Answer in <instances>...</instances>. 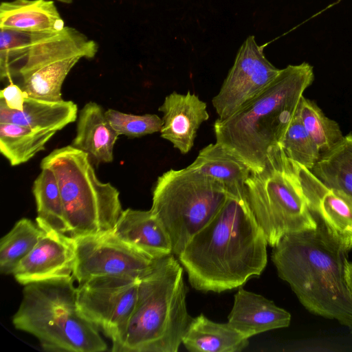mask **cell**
I'll list each match as a JSON object with an SVG mask.
<instances>
[{
    "label": "cell",
    "mask_w": 352,
    "mask_h": 352,
    "mask_svg": "<svg viewBox=\"0 0 352 352\" xmlns=\"http://www.w3.org/2000/svg\"><path fill=\"white\" fill-rule=\"evenodd\" d=\"M267 245L245 192L228 194L177 258L192 287L219 293L261 275L267 263Z\"/></svg>",
    "instance_id": "cell-1"
},
{
    "label": "cell",
    "mask_w": 352,
    "mask_h": 352,
    "mask_svg": "<svg viewBox=\"0 0 352 352\" xmlns=\"http://www.w3.org/2000/svg\"><path fill=\"white\" fill-rule=\"evenodd\" d=\"M318 222L314 230L284 236L273 247L272 261L307 311L338 321L352 333V294L344 273L348 251Z\"/></svg>",
    "instance_id": "cell-2"
},
{
    "label": "cell",
    "mask_w": 352,
    "mask_h": 352,
    "mask_svg": "<svg viewBox=\"0 0 352 352\" xmlns=\"http://www.w3.org/2000/svg\"><path fill=\"white\" fill-rule=\"evenodd\" d=\"M314 79L307 63L289 65L243 108L213 125L216 142L244 162L252 172L261 170L279 147L283 132L303 93Z\"/></svg>",
    "instance_id": "cell-3"
},
{
    "label": "cell",
    "mask_w": 352,
    "mask_h": 352,
    "mask_svg": "<svg viewBox=\"0 0 352 352\" xmlns=\"http://www.w3.org/2000/svg\"><path fill=\"white\" fill-rule=\"evenodd\" d=\"M183 269L174 254L160 258L140 280L134 309L114 352H177L192 318Z\"/></svg>",
    "instance_id": "cell-4"
},
{
    "label": "cell",
    "mask_w": 352,
    "mask_h": 352,
    "mask_svg": "<svg viewBox=\"0 0 352 352\" xmlns=\"http://www.w3.org/2000/svg\"><path fill=\"white\" fill-rule=\"evenodd\" d=\"M74 280L72 276L23 285L12 324L47 351H104L107 345L98 328L78 309Z\"/></svg>",
    "instance_id": "cell-5"
},
{
    "label": "cell",
    "mask_w": 352,
    "mask_h": 352,
    "mask_svg": "<svg viewBox=\"0 0 352 352\" xmlns=\"http://www.w3.org/2000/svg\"><path fill=\"white\" fill-rule=\"evenodd\" d=\"M41 168L55 175L67 226L73 239L111 232L123 211L120 192L97 177L88 155L72 145L45 157Z\"/></svg>",
    "instance_id": "cell-6"
},
{
    "label": "cell",
    "mask_w": 352,
    "mask_h": 352,
    "mask_svg": "<svg viewBox=\"0 0 352 352\" xmlns=\"http://www.w3.org/2000/svg\"><path fill=\"white\" fill-rule=\"evenodd\" d=\"M249 206L267 244L286 234L314 230L318 222L307 206L294 163L277 148L245 184Z\"/></svg>",
    "instance_id": "cell-7"
},
{
    "label": "cell",
    "mask_w": 352,
    "mask_h": 352,
    "mask_svg": "<svg viewBox=\"0 0 352 352\" xmlns=\"http://www.w3.org/2000/svg\"><path fill=\"white\" fill-rule=\"evenodd\" d=\"M228 193L219 183L187 166L158 177L153 189L152 213L160 221L178 256L214 216Z\"/></svg>",
    "instance_id": "cell-8"
},
{
    "label": "cell",
    "mask_w": 352,
    "mask_h": 352,
    "mask_svg": "<svg viewBox=\"0 0 352 352\" xmlns=\"http://www.w3.org/2000/svg\"><path fill=\"white\" fill-rule=\"evenodd\" d=\"M98 50L95 41L72 27L38 33L19 72V85L27 96L62 101V85L69 72L81 58H93Z\"/></svg>",
    "instance_id": "cell-9"
},
{
    "label": "cell",
    "mask_w": 352,
    "mask_h": 352,
    "mask_svg": "<svg viewBox=\"0 0 352 352\" xmlns=\"http://www.w3.org/2000/svg\"><path fill=\"white\" fill-rule=\"evenodd\" d=\"M140 280L102 276L77 286L79 310L98 329H102L111 342L126 328L135 305Z\"/></svg>",
    "instance_id": "cell-10"
},
{
    "label": "cell",
    "mask_w": 352,
    "mask_h": 352,
    "mask_svg": "<svg viewBox=\"0 0 352 352\" xmlns=\"http://www.w3.org/2000/svg\"><path fill=\"white\" fill-rule=\"evenodd\" d=\"M76 263L73 276L78 284L102 276L141 279L159 259H153L119 240L111 232L74 239Z\"/></svg>",
    "instance_id": "cell-11"
},
{
    "label": "cell",
    "mask_w": 352,
    "mask_h": 352,
    "mask_svg": "<svg viewBox=\"0 0 352 352\" xmlns=\"http://www.w3.org/2000/svg\"><path fill=\"white\" fill-rule=\"evenodd\" d=\"M280 69L265 58L263 47L248 36L238 51L233 66L212 103L219 119H226L261 94Z\"/></svg>",
    "instance_id": "cell-12"
},
{
    "label": "cell",
    "mask_w": 352,
    "mask_h": 352,
    "mask_svg": "<svg viewBox=\"0 0 352 352\" xmlns=\"http://www.w3.org/2000/svg\"><path fill=\"white\" fill-rule=\"evenodd\" d=\"M294 163L311 213L337 243L348 252L352 250V197L326 186L309 169Z\"/></svg>",
    "instance_id": "cell-13"
},
{
    "label": "cell",
    "mask_w": 352,
    "mask_h": 352,
    "mask_svg": "<svg viewBox=\"0 0 352 352\" xmlns=\"http://www.w3.org/2000/svg\"><path fill=\"white\" fill-rule=\"evenodd\" d=\"M75 263L74 239L66 234L47 230L12 275L22 285L68 278L73 276Z\"/></svg>",
    "instance_id": "cell-14"
},
{
    "label": "cell",
    "mask_w": 352,
    "mask_h": 352,
    "mask_svg": "<svg viewBox=\"0 0 352 352\" xmlns=\"http://www.w3.org/2000/svg\"><path fill=\"white\" fill-rule=\"evenodd\" d=\"M158 110L163 113L161 137L182 154L188 153L199 128L209 118L206 104L189 91L186 94L173 91L166 96Z\"/></svg>",
    "instance_id": "cell-15"
},
{
    "label": "cell",
    "mask_w": 352,
    "mask_h": 352,
    "mask_svg": "<svg viewBox=\"0 0 352 352\" xmlns=\"http://www.w3.org/2000/svg\"><path fill=\"white\" fill-rule=\"evenodd\" d=\"M111 233L153 259L173 254L170 239L151 210H123Z\"/></svg>",
    "instance_id": "cell-16"
},
{
    "label": "cell",
    "mask_w": 352,
    "mask_h": 352,
    "mask_svg": "<svg viewBox=\"0 0 352 352\" xmlns=\"http://www.w3.org/2000/svg\"><path fill=\"white\" fill-rule=\"evenodd\" d=\"M291 314L264 296L240 287L234 296L228 322L249 338L258 333L287 327Z\"/></svg>",
    "instance_id": "cell-17"
},
{
    "label": "cell",
    "mask_w": 352,
    "mask_h": 352,
    "mask_svg": "<svg viewBox=\"0 0 352 352\" xmlns=\"http://www.w3.org/2000/svg\"><path fill=\"white\" fill-rule=\"evenodd\" d=\"M119 135L109 124L102 107L89 102L80 111L72 146L85 152L93 164L110 163Z\"/></svg>",
    "instance_id": "cell-18"
},
{
    "label": "cell",
    "mask_w": 352,
    "mask_h": 352,
    "mask_svg": "<svg viewBox=\"0 0 352 352\" xmlns=\"http://www.w3.org/2000/svg\"><path fill=\"white\" fill-rule=\"evenodd\" d=\"M65 22L52 0H12L0 5V29L30 33H54Z\"/></svg>",
    "instance_id": "cell-19"
},
{
    "label": "cell",
    "mask_w": 352,
    "mask_h": 352,
    "mask_svg": "<svg viewBox=\"0 0 352 352\" xmlns=\"http://www.w3.org/2000/svg\"><path fill=\"white\" fill-rule=\"evenodd\" d=\"M77 116L78 107L71 100L51 102L27 96L23 110L17 111L0 99V123L58 131L75 122Z\"/></svg>",
    "instance_id": "cell-20"
},
{
    "label": "cell",
    "mask_w": 352,
    "mask_h": 352,
    "mask_svg": "<svg viewBox=\"0 0 352 352\" xmlns=\"http://www.w3.org/2000/svg\"><path fill=\"white\" fill-rule=\"evenodd\" d=\"M188 166L219 183L231 195L245 192V184L251 173L244 162L217 142L200 150Z\"/></svg>",
    "instance_id": "cell-21"
},
{
    "label": "cell",
    "mask_w": 352,
    "mask_h": 352,
    "mask_svg": "<svg viewBox=\"0 0 352 352\" xmlns=\"http://www.w3.org/2000/svg\"><path fill=\"white\" fill-rule=\"evenodd\" d=\"M248 339L228 322H215L200 314L192 318L182 344L191 352H239Z\"/></svg>",
    "instance_id": "cell-22"
},
{
    "label": "cell",
    "mask_w": 352,
    "mask_h": 352,
    "mask_svg": "<svg viewBox=\"0 0 352 352\" xmlns=\"http://www.w3.org/2000/svg\"><path fill=\"white\" fill-rule=\"evenodd\" d=\"M56 131L0 123V151L11 166L24 164L45 149Z\"/></svg>",
    "instance_id": "cell-23"
},
{
    "label": "cell",
    "mask_w": 352,
    "mask_h": 352,
    "mask_svg": "<svg viewBox=\"0 0 352 352\" xmlns=\"http://www.w3.org/2000/svg\"><path fill=\"white\" fill-rule=\"evenodd\" d=\"M36 205V223L44 231L54 230L67 234L64 208L58 182L53 172L41 168L33 184Z\"/></svg>",
    "instance_id": "cell-24"
},
{
    "label": "cell",
    "mask_w": 352,
    "mask_h": 352,
    "mask_svg": "<svg viewBox=\"0 0 352 352\" xmlns=\"http://www.w3.org/2000/svg\"><path fill=\"white\" fill-rule=\"evenodd\" d=\"M310 170L326 186L352 197V133L322 153Z\"/></svg>",
    "instance_id": "cell-25"
},
{
    "label": "cell",
    "mask_w": 352,
    "mask_h": 352,
    "mask_svg": "<svg viewBox=\"0 0 352 352\" xmlns=\"http://www.w3.org/2000/svg\"><path fill=\"white\" fill-rule=\"evenodd\" d=\"M45 231L30 219H19L0 240V272L12 274L19 263L33 250Z\"/></svg>",
    "instance_id": "cell-26"
},
{
    "label": "cell",
    "mask_w": 352,
    "mask_h": 352,
    "mask_svg": "<svg viewBox=\"0 0 352 352\" xmlns=\"http://www.w3.org/2000/svg\"><path fill=\"white\" fill-rule=\"evenodd\" d=\"M298 113L321 154L330 150L343 138L338 124L327 117L314 101L302 96L298 106Z\"/></svg>",
    "instance_id": "cell-27"
},
{
    "label": "cell",
    "mask_w": 352,
    "mask_h": 352,
    "mask_svg": "<svg viewBox=\"0 0 352 352\" xmlns=\"http://www.w3.org/2000/svg\"><path fill=\"white\" fill-rule=\"evenodd\" d=\"M37 33L0 29V76L10 82L19 77Z\"/></svg>",
    "instance_id": "cell-28"
},
{
    "label": "cell",
    "mask_w": 352,
    "mask_h": 352,
    "mask_svg": "<svg viewBox=\"0 0 352 352\" xmlns=\"http://www.w3.org/2000/svg\"><path fill=\"white\" fill-rule=\"evenodd\" d=\"M279 147L289 160L309 170L321 155L300 119L298 107L283 132Z\"/></svg>",
    "instance_id": "cell-29"
},
{
    "label": "cell",
    "mask_w": 352,
    "mask_h": 352,
    "mask_svg": "<svg viewBox=\"0 0 352 352\" xmlns=\"http://www.w3.org/2000/svg\"><path fill=\"white\" fill-rule=\"evenodd\" d=\"M105 116L109 124L120 135L139 138L160 132L163 120L156 114L134 115L109 109Z\"/></svg>",
    "instance_id": "cell-30"
},
{
    "label": "cell",
    "mask_w": 352,
    "mask_h": 352,
    "mask_svg": "<svg viewBox=\"0 0 352 352\" xmlns=\"http://www.w3.org/2000/svg\"><path fill=\"white\" fill-rule=\"evenodd\" d=\"M26 97V94L20 86L12 81L1 89L0 93V99L3 100L9 108L17 111L23 110Z\"/></svg>",
    "instance_id": "cell-31"
},
{
    "label": "cell",
    "mask_w": 352,
    "mask_h": 352,
    "mask_svg": "<svg viewBox=\"0 0 352 352\" xmlns=\"http://www.w3.org/2000/svg\"><path fill=\"white\" fill-rule=\"evenodd\" d=\"M345 278L352 294V261H346L344 267Z\"/></svg>",
    "instance_id": "cell-32"
},
{
    "label": "cell",
    "mask_w": 352,
    "mask_h": 352,
    "mask_svg": "<svg viewBox=\"0 0 352 352\" xmlns=\"http://www.w3.org/2000/svg\"><path fill=\"white\" fill-rule=\"evenodd\" d=\"M56 1H58L63 3H67V4H70L73 2V0H56Z\"/></svg>",
    "instance_id": "cell-33"
}]
</instances>
